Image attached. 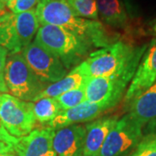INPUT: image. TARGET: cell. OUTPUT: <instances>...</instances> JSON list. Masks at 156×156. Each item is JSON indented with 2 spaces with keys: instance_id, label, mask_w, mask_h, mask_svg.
Returning a JSON list of instances; mask_svg holds the SVG:
<instances>
[{
  "instance_id": "1",
  "label": "cell",
  "mask_w": 156,
  "mask_h": 156,
  "mask_svg": "<svg viewBox=\"0 0 156 156\" xmlns=\"http://www.w3.org/2000/svg\"><path fill=\"white\" fill-rule=\"evenodd\" d=\"M36 14L42 25L50 24L66 29L93 48H105L123 39V34L103 23L76 16L66 0H40Z\"/></svg>"
},
{
  "instance_id": "2",
  "label": "cell",
  "mask_w": 156,
  "mask_h": 156,
  "mask_svg": "<svg viewBox=\"0 0 156 156\" xmlns=\"http://www.w3.org/2000/svg\"><path fill=\"white\" fill-rule=\"evenodd\" d=\"M147 46L148 44L139 46L122 39L90 53L82 64L89 78L123 76L132 81Z\"/></svg>"
},
{
  "instance_id": "3",
  "label": "cell",
  "mask_w": 156,
  "mask_h": 156,
  "mask_svg": "<svg viewBox=\"0 0 156 156\" xmlns=\"http://www.w3.org/2000/svg\"><path fill=\"white\" fill-rule=\"evenodd\" d=\"M34 42L57 56L66 69L80 64L93 47L66 29L50 24L42 25Z\"/></svg>"
},
{
  "instance_id": "4",
  "label": "cell",
  "mask_w": 156,
  "mask_h": 156,
  "mask_svg": "<svg viewBox=\"0 0 156 156\" xmlns=\"http://www.w3.org/2000/svg\"><path fill=\"white\" fill-rule=\"evenodd\" d=\"M5 81L11 95L25 101H37L46 89V84L39 80L20 53L11 54L7 58Z\"/></svg>"
},
{
  "instance_id": "5",
  "label": "cell",
  "mask_w": 156,
  "mask_h": 156,
  "mask_svg": "<svg viewBox=\"0 0 156 156\" xmlns=\"http://www.w3.org/2000/svg\"><path fill=\"white\" fill-rule=\"evenodd\" d=\"M0 120L6 131L14 137L30 134L36 126L34 103L9 94L0 95Z\"/></svg>"
},
{
  "instance_id": "6",
  "label": "cell",
  "mask_w": 156,
  "mask_h": 156,
  "mask_svg": "<svg viewBox=\"0 0 156 156\" xmlns=\"http://www.w3.org/2000/svg\"><path fill=\"white\" fill-rule=\"evenodd\" d=\"M142 127L143 125L128 113L109 131L99 156H122L143 138Z\"/></svg>"
},
{
  "instance_id": "7",
  "label": "cell",
  "mask_w": 156,
  "mask_h": 156,
  "mask_svg": "<svg viewBox=\"0 0 156 156\" xmlns=\"http://www.w3.org/2000/svg\"><path fill=\"white\" fill-rule=\"evenodd\" d=\"M22 56L35 75L46 85L58 82L67 74V69L60 58L36 42L22 50Z\"/></svg>"
},
{
  "instance_id": "8",
  "label": "cell",
  "mask_w": 156,
  "mask_h": 156,
  "mask_svg": "<svg viewBox=\"0 0 156 156\" xmlns=\"http://www.w3.org/2000/svg\"><path fill=\"white\" fill-rule=\"evenodd\" d=\"M131 79L123 76H100L88 79L85 86L86 100L111 108L122 100Z\"/></svg>"
},
{
  "instance_id": "9",
  "label": "cell",
  "mask_w": 156,
  "mask_h": 156,
  "mask_svg": "<svg viewBox=\"0 0 156 156\" xmlns=\"http://www.w3.org/2000/svg\"><path fill=\"white\" fill-rule=\"evenodd\" d=\"M156 81V37L153 38L143 54L131 83L124 97L125 104H130Z\"/></svg>"
},
{
  "instance_id": "10",
  "label": "cell",
  "mask_w": 156,
  "mask_h": 156,
  "mask_svg": "<svg viewBox=\"0 0 156 156\" xmlns=\"http://www.w3.org/2000/svg\"><path fill=\"white\" fill-rule=\"evenodd\" d=\"M55 131L52 128H37L22 137H16L12 145L17 156H56L53 148Z\"/></svg>"
},
{
  "instance_id": "11",
  "label": "cell",
  "mask_w": 156,
  "mask_h": 156,
  "mask_svg": "<svg viewBox=\"0 0 156 156\" xmlns=\"http://www.w3.org/2000/svg\"><path fill=\"white\" fill-rule=\"evenodd\" d=\"M96 5L102 22L112 28L122 30L124 38L134 43L133 32L138 23L130 20L123 0H96Z\"/></svg>"
},
{
  "instance_id": "12",
  "label": "cell",
  "mask_w": 156,
  "mask_h": 156,
  "mask_svg": "<svg viewBox=\"0 0 156 156\" xmlns=\"http://www.w3.org/2000/svg\"><path fill=\"white\" fill-rule=\"evenodd\" d=\"M86 127L73 124L55 131L53 148L56 156H83Z\"/></svg>"
},
{
  "instance_id": "13",
  "label": "cell",
  "mask_w": 156,
  "mask_h": 156,
  "mask_svg": "<svg viewBox=\"0 0 156 156\" xmlns=\"http://www.w3.org/2000/svg\"><path fill=\"white\" fill-rule=\"evenodd\" d=\"M108 109H109V108L105 105L86 101L77 106L62 111L48 123V125L54 130H57L69 125L94 120Z\"/></svg>"
},
{
  "instance_id": "14",
  "label": "cell",
  "mask_w": 156,
  "mask_h": 156,
  "mask_svg": "<svg viewBox=\"0 0 156 156\" xmlns=\"http://www.w3.org/2000/svg\"><path fill=\"white\" fill-rule=\"evenodd\" d=\"M118 121L117 116H105L87 124L83 156H99L108 134Z\"/></svg>"
},
{
  "instance_id": "15",
  "label": "cell",
  "mask_w": 156,
  "mask_h": 156,
  "mask_svg": "<svg viewBox=\"0 0 156 156\" xmlns=\"http://www.w3.org/2000/svg\"><path fill=\"white\" fill-rule=\"evenodd\" d=\"M89 76L85 73L83 64L80 63L73 69L70 72L58 82L50 84L38 95L37 100L44 97L56 98L69 90L77 89L87 83Z\"/></svg>"
},
{
  "instance_id": "16",
  "label": "cell",
  "mask_w": 156,
  "mask_h": 156,
  "mask_svg": "<svg viewBox=\"0 0 156 156\" xmlns=\"http://www.w3.org/2000/svg\"><path fill=\"white\" fill-rule=\"evenodd\" d=\"M129 105V114L143 126L156 118V81Z\"/></svg>"
},
{
  "instance_id": "17",
  "label": "cell",
  "mask_w": 156,
  "mask_h": 156,
  "mask_svg": "<svg viewBox=\"0 0 156 156\" xmlns=\"http://www.w3.org/2000/svg\"><path fill=\"white\" fill-rule=\"evenodd\" d=\"M14 25L19 44L23 50L28 46L39 29V22L36 9L19 14H14Z\"/></svg>"
},
{
  "instance_id": "18",
  "label": "cell",
  "mask_w": 156,
  "mask_h": 156,
  "mask_svg": "<svg viewBox=\"0 0 156 156\" xmlns=\"http://www.w3.org/2000/svg\"><path fill=\"white\" fill-rule=\"evenodd\" d=\"M0 46L5 47L11 54L20 53V51L23 50L14 25L13 13L0 23Z\"/></svg>"
},
{
  "instance_id": "19",
  "label": "cell",
  "mask_w": 156,
  "mask_h": 156,
  "mask_svg": "<svg viewBox=\"0 0 156 156\" xmlns=\"http://www.w3.org/2000/svg\"><path fill=\"white\" fill-rule=\"evenodd\" d=\"M62 112L56 98L44 97L34 103V115L37 122L41 124L49 123Z\"/></svg>"
},
{
  "instance_id": "20",
  "label": "cell",
  "mask_w": 156,
  "mask_h": 156,
  "mask_svg": "<svg viewBox=\"0 0 156 156\" xmlns=\"http://www.w3.org/2000/svg\"><path fill=\"white\" fill-rule=\"evenodd\" d=\"M85 86H86V83L77 89L69 90L56 97V101H58L59 105L61 107L62 111L69 109L87 101L86 93H85Z\"/></svg>"
},
{
  "instance_id": "21",
  "label": "cell",
  "mask_w": 156,
  "mask_h": 156,
  "mask_svg": "<svg viewBox=\"0 0 156 156\" xmlns=\"http://www.w3.org/2000/svg\"><path fill=\"white\" fill-rule=\"evenodd\" d=\"M66 2L78 17L98 20L96 0H66Z\"/></svg>"
},
{
  "instance_id": "22",
  "label": "cell",
  "mask_w": 156,
  "mask_h": 156,
  "mask_svg": "<svg viewBox=\"0 0 156 156\" xmlns=\"http://www.w3.org/2000/svg\"><path fill=\"white\" fill-rule=\"evenodd\" d=\"M128 156H156V129L143 137Z\"/></svg>"
},
{
  "instance_id": "23",
  "label": "cell",
  "mask_w": 156,
  "mask_h": 156,
  "mask_svg": "<svg viewBox=\"0 0 156 156\" xmlns=\"http://www.w3.org/2000/svg\"><path fill=\"white\" fill-rule=\"evenodd\" d=\"M40 0H13L6 4L9 10H11L13 14H19L24 11H28L33 9Z\"/></svg>"
},
{
  "instance_id": "24",
  "label": "cell",
  "mask_w": 156,
  "mask_h": 156,
  "mask_svg": "<svg viewBox=\"0 0 156 156\" xmlns=\"http://www.w3.org/2000/svg\"><path fill=\"white\" fill-rule=\"evenodd\" d=\"M134 37L135 39L145 37H156V17L145 23H139L135 30Z\"/></svg>"
},
{
  "instance_id": "25",
  "label": "cell",
  "mask_w": 156,
  "mask_h": 156,
  "mask_svg": "<svg viewBox=\"0 0 156 156\" xmlns=\"http://www.w3.org/2000/svg\"><path fill=\"white\" fill-rule=\"evenodd\" d=\"M8 50L5 47L0 46V92L5 93L8 92L5 81V69L6 60H7Z\"/></svg>"
},
{
  "instance_id": "26",
  "label": "cell",
  "mask_w": 156,
  "mask_h": 156,
  "mask_svg": "<svg viewBox=\"0 0 156 156\" xmlns=\"http://www.w3.org/2000/svg\"><path fill=\"white\" fill-rule=\"evenodd\" d=\"M15 140H16V137L12 136L11 134H10L6 131V129L3 126V123L0 120V140L5 141L7 144H9L12 147Z\"/></svg>"
},
{
  "instance_id": "27",
  "label": "cell",
  "mask_w": 156,
  "mask_h": 156,
  "mask_svg": "<svg viewBox=\"0 0 156 156\" xmlns=\"http://www.w3.org/2000/svg\"><path fill=\"white\" fill-rule=\"evenodd\" d=\"M5 153H14L13 147L5 141L0 140V154H5Z\"/></svg>"
},
{
  "instance_id": "28",
  "label": "cell",
  "mask_w": 156,
  "mask_h": 156,
  "mask_svg": "<svg viewBox=\"0 0 156 156\" xmlns=\"http://www.w3.org/2000/svg\"><path fill=\"white\" fill-rule=\"evenodd\" d=\"M12 13H11L8 10H6L5 6L0 7V23L6 20L8 17L11 16Z\"/></svg>"
},
{
  "instance_id": "29",
  "label": "cell",
  "mask_w": 156,
  "mask_h": 156,
  "mask_svg": "<svg viewBox=\"0 0 156 156\" xmlns=\"http://www.w3.org/2000/svg\"><path fill=\"white\" fill-rule=\"evenodd\" d=\"M0 156H16L13 153H5V154H2Z\"/></svg>"
},
{
  "instance_id": "30",
  "label": "cell",
  "mask_w": 156,
  "mask_h": 156,
  "mask_svg": "<svg viewBox=\"0 0 156 156\" xmlns=\"http://www.w3.org/2000/svg\"><path fill=\"white\" fill-rule=\"evenodd\" d=\"M11 1H13V0H0V2H1L4 5H6V4L9 3V2H11Z\"/></svg>"
},
{
  "instance_id": "31",
  "label": "cell",
  "mask_w": 156,
  "mask_h": 156,
  "mask_svg": "<svg viewBox=\"0 0 156 156\" xmlns=\"http://www.w3.org/2000/svg\"><path fill=\"white\" fill-rule=\"evenodd\" d=\"M3 6H5V5H3V4H2L1 2H0V7H3Z\"/></svg>"
}]
</instances>
